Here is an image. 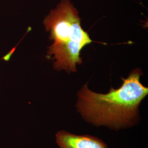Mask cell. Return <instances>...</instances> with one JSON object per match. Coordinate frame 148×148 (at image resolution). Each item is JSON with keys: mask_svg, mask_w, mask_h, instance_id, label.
Returning a JSON list of instances; mask_svg holds the SVG:
<instances>
[{"mask_svg": "<svg viewBox=\"0 0 148 148\" xmlns=\"http://www.w3.org/2000/svg\"><path fill=\"white\" fill-rule=\"evenodd\" d=\"M56 137L59 148H108L103 140L88 134L77 135L62 130Z\"/></svg>", "mask_w": 148, "mask_h": 148, "instance_id": "obj_3", "label": "cell"}, {"mask_svg": "<svg viewBox=\"0 0 148 148\" xmlns=\"http://www.w3.org/2000/svg\"><path fill=\"white\" fill-rule=\"evenodd\" d=\"M142 71L134 69L121 86L111 87L106 94L90 90L87 84L77 93V111L82 117L96 127L105 126L114 131L132 127L139 121V106L148 95V87L140 81Z\"/></svg>", "mask_w": 148, "mask_h": 148, "instance_id": "obj_1", "label": "cell"}, {"mask_svg": "<svg viewBox=\"0 0 148 148\" xmlns=\"http://www.w3.org/2000/svg\"><path fill=\"white\" fill-rule=\"evenodd\" d=\"M49 39L53 43L48 47V55L53 56L54 68L76 72V65L82 63L81 51L92 42L82 29L77 10L69 0H62L51 11L43 21Z\"/></svg>", "mask_w": 148, "mask_h": 148, "instance_id": "obj_2", "label": "cell"}]
</instances>
